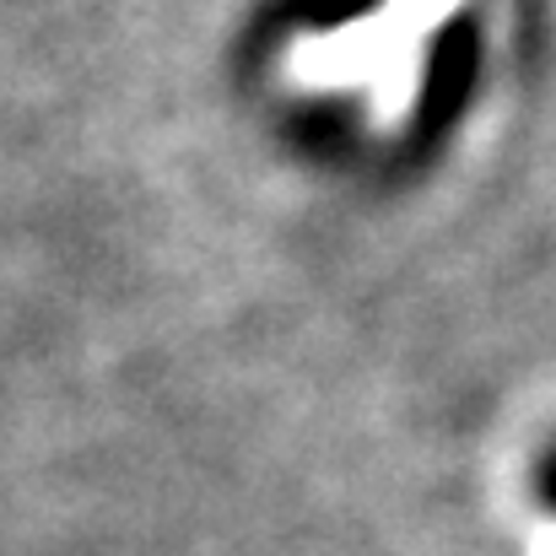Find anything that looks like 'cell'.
Segmentation results:
<instances>
[{"mask_svg": "<svg viewBox=\"0 0 556 556\" xmlns=\"http://www.w3.org/2000/svg\"><path fill=\"white\" fill-rule=\"evenodd\" d=\"M541 497H546V508H556V454L541 459Z\"/></svg>", "mask_w": 556, "mask_h": 556, "instance_id": "cell-1", "label": "cell"}]
</instances>
